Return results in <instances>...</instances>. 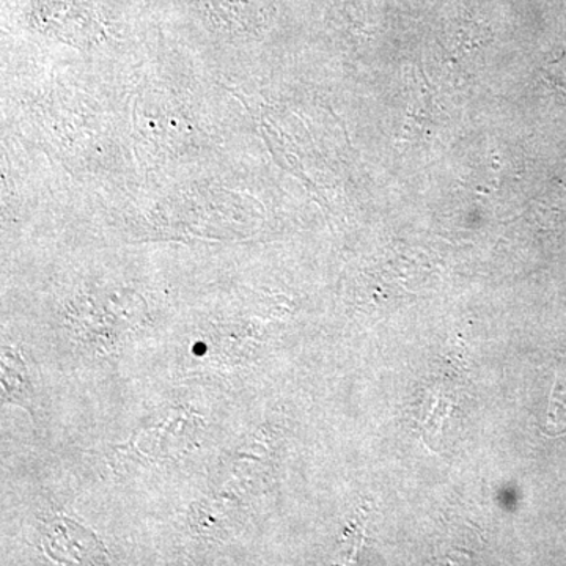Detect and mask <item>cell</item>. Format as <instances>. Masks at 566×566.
I'll list each match as a JSON object with an SVG mask.
<instances>
[{
  "label": "cell",
  "mask_w": 566,
  "mask_h": 566,
  "mask_svg": "<svg viewBox=\"0 0 566 566\" xmlns=\"http://www.w3.org/2000/svg\"><path fill=\"white\" fill-rule=\"evenodd\" d=\"M450 403L446 400V398H439L438 405L434 406L433 415L428 419L427 424H424V439L430 438V436H438L439 431H441L442 423L449 416Z\"/></svg>",
  "instance_id": "1"
},
{
  "label": "cell",
  "mask_w": 566,
  "mask_h": 566,
  "mask_svg": "<svg viewBox=\"0 0 566 566\" xmlns=\"http://www.w3.org/2000/svg\"><path fill=\"white\" fill-rule=\"evenodd\" d=\"M566 400V395L564 392V387L562 385H556L554 387L553 398H551V411L549 417L551 420L557 422V416L562 415V409H564V403Z\"/></svg>",
  "instance_id": "2"
}]
</instances>
